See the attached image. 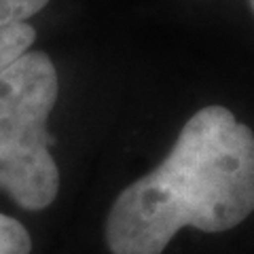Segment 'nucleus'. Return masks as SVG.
I'll return each instance as SVG.
<instances>
[{"instance_id":"1","label":"nucleus","mask_w":254,"mask_h":254,"mask_svg":"<svg viewBox=\"0 0 254 254\" xmlns=\"http://www.w3.org/2000/svg\"><path fill=\"white\" fill-rule=\"evenodd\" d=\"M254 212V133L225 106H205L170 155L121 190L106 218L113 254H161L182 227L229 231Z\"/></svg>"},{"instance_id":"2","label":"nucleus","mask_w":254,"mask_h":254,"mask_svg":"<svg viewBox=\"0 0 254 254\" xmlns=\"http://www.w3.org/2000/svg\"><path fill=\"white\" fill-rule=\"evenodd\" d=\"M58 100V70L43 51H26L0 70V189L23 210L51 205L60 190L47 119Z\"/></svg>"},{"instance_id":"3","label":"nucleus","mask_w":254,"mask_h":254,"mask_svg":"<svg viewBox=\"0 0 254 254\" xmlns=\"http://www.w3.org/2000/svg\"><path fill=\"white\" fill-rule=\"evenodd\" d=\"M49 0H0V70L21 58L36 41L28 19L43 11Z\"/></svg>"},{"instance_id":"4","label":"nucleus","mask_w":254,"mask_h":254,"mask_svg":"<svg viewBox=\"0 0 254 254\" xmlns=\"http://www.w3.org/2000/svg\"><path fill=\"white\" fill-rule=\"evenodd\" d=\"M32 240L28 229L6 214H0V254H30Z\"/></svg>"},{"instance_id":"5","label":"nucleus","mask_w":254,"mask_h":254,"mask_svg":"<svg viewBox=\"0 0 254 254\" xmlns=\"http://www.w3.org/2000/svg\"><path fill=\"white\" fill-rule=\"evenodd\" d=\"M250 6H252V13H254V0H250Z\"/></svg>"}]
</instances>
